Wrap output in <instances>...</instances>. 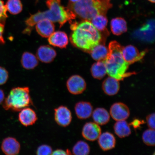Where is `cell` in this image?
Returning <instances> with one entry per match:
<instances>
[{
  "label": "cell",
  "instance_id": "7a4b0ae2",
  "mask_svg": "<svg viewBox=\"0 0 155 155\" xmlns=\"http://www.w3.org/2000/svg\"><path fill=\"white\" fill-rule=\"evenodd\" d=\"M71 29L73 31L70 38L71 43L83 51L90 52L103 40L102 34L90 21L73 23Z\"/></svg>",
  "mask_w": 155,
  "mask_h": 155
},
{
  "label": "cell",
  "instance_id": "4316f807",
  "mask_svg": "<svg viewBox=\"0 0 155 155\" xmlns=\"http://www.w3.org/2000/svg\"><path fill=\"white\" fill-rule=\"evenodd\" d=\"M72 152L75 155H88L90 152V147L85 141H79L73 146Z\"/></svg>",
  "mask_w": 155,
  "mask_h": 155
},
{
  "label": "cell",
  "instance_id": "277c9868",
  "mask_svg": "<svg viewBox=\"0 0 155 155\" xmlns=\"http://www.w3.org/2000/svg\"><path fill=\"white\" fill-rule=\"evenodd\" d=\"M112 6L111 0H79L75 3L70 2L67 7L76 17L90 21L97 15H106Z\"/></svg>",
  "mask_w": 155,
  "mask_h": 155
},
{
  "label": "cell",
  "instance_id": "83f0119b",
  "mask_svg": "<svg viewBox=\"0 0 155 155\" xmlns=\"http://www.w3.org/2000/svg\"><path fill=\"white\" fill-rule=\"evenodd\" d=\"M5 6L7 11L13 15L18 14L22 10V5L20 0H8Z\"/></svg>",
  "mask_w": 155,
  "mask_h": 155
},
{
  "label": "cell",
  "instance_id": "74e56055",
  "mask_svg": "<svg viewBox=\"0 0 155 155\" xmlns=\"http://www.w3.org/2000/svg\"><path fill=\"white\" fill-rule=\"evenodd\" d=\"M149 1L152 3H155V0H148Z\"/></svg>",
  "mask_w": 155,
  "mask_h": 155
},
{
  "label": "cell",
  "instance_id": "1f68e13d",
  "mask_svg": "<svg viewBox=\"0 0 155 155\" xmlns=\"http://www.w3.org/2000/svg\"><path fill=\"white\" fill-rule=\"evenodd\" d=\"M9 78L8 73L5 68L0 67V85L4 84Z\"/></svg>",
  "mask_w": 155,
  "mask_h": 155
},
{
  "label": "cell",
  "instance_id": "30bf717a",
  "mask_svg": "<svg viewBox=\"0 0 155 155\" xmlns=\"http://www.w3.org/2000/svg\"><path fill=\"white\" fill-rule=\"evenodd\" d=\"M101 129L99 125L94 122H88L83 126L82 135L86 140L94 141L98 139L101 134Z\"/></svg>",
  "mask_w": 155,
  "mask_h": 155
},
{
  "label": "cell",
  "instance_id": "e575fe53",
  "mask_svg": "<svg viewBox=\"0 0 155 155\" xmlns=\"http://www.w3.org/2000/svg\"><path fill=\"white\" fill-rule=\"evenodd\" d=\"M5 25L0 23V44H4L5 41L3 37Z\"/></svg>",
  "mask_w": 155,
  "mask_h": 155
},
{
  "label": "cell",
  "instance_id": "836d02e7",
  "mask_svg": "<svg viewBox=\"0 0 155 155\" xmlns=\"http://www.w3.org/2000/svg\"><path fill=\"white\" fill-rule=\"evenodd\" d=\"M71 154L72 153L68 149L66 150H64L62 149H57V150L53 151L52 155H71Z\"/></svg>",
  "mask_w": 155,
  "mask_h": 155
},
{
  "label": "cell",
  "instance_id": "ba28073f",
  "mask_svg": "<svg viewBox=\"0 0 155 155\" xmlns=\"http://www.w3.org/2000/svg\"><path fill=\"white\" fill-rule=\"evenodd\" d=\"M147 50L140 52L135 46L129 45L123 47L122 54L126 62L129 65L140 61L144 57Z\"/></svg>",
  "mask_w": 155,
  "mask_h": 155
},
{
  "label": "cell",
  "instance_id": "cb8c5ba5",
  "mask_svg": "<svg viewBox=\"0 0 155 155\" xmlns=\"http://www.w3.org/2000/svg\"><path fill=\"white\" fill-rule=\"evenodd\" d=\"M89 53L95 61H104L107 57L109 50L104 44L101 43L93 48Z\"/></svg>",
  "mask_w": 155,
  "mask_h": 155
},
{
  "label": "cell",
  "instance_id": "4dcf8cb0",
  "mask_svg": "<svg viewBox=\"0 0 155 155\" xmlns=\"http://www.w3.org/2000/svg\"><path fill=\"white\" fill-rule=\"evenodd\" d=\"M7 10L4 2L0 0V23L5 24L6 19L8 17Z\"/></svg>",
  "mask_w": 155,
  "mask_h": 155
},
{
  "label": "cell",
  "instance_id": "e0dca14e",
  "mask_svg": "<svg viewBox=\"0 0 155 155\" xmlns=\"http://www.w3.org/2000/svg\"><path fill=\"white\" fill-rule=\"evenodd\" d=\"M98 139L99 145L103 150H111L115 147V137L113 134L108 132L101 134Z\"/></svg>",
  "mask_w": 155,
  "mask_h": 155
},
{
  "label": "cell",
  "instance_id": "3957f363",
  "mask_svg": "<svg viewBox=\"0 0 155 155\" xmlns=\"http://www.w3.org/2000/svg\"><path fill=\"white\" fill-rule=\"evenodd\" d=\"M123 48V46L115 41L110 42L108 46L109 53L104 61L107 74L119 81L135 74L127 72L130 65L124 59Z\"/></svg>",
  "mask_w": 155,
  "mask_h": 155
},
{
  "label": "cell",
  "instance_id": "9a60e30c",
  "mask_svg": "<svg viewBox=\"0 0 155 155\" xmlns=\"http://www.w3.org/2000/svg\"><path fill=\"white\" fill-rule=\"evenodd\" d=\"M48 40L51 45L61 48H66L69 42L67 35L61 31L54 32L48 38Z\"/></svg>",
  "mask_w": 155,
  "mask_h": 155
},
{
  "label": "cell",
  "instance_id": "5bb4252c",
  "mask_svg": "<svg viewBox=\"0 0 155 155\" xmlns=\"http://www.w3.org/2000/svg\"><path fill=\"white\" fill-rule=\"evenodd\" d=\"M35 25L38 33L44 38L49 37L55 30V26L53 22L47 19L38 21Z\"/></svg>",
  "mask_w": 155,
  "mask_h": 155
},
{
  "label": "cell",
  "instance_id": "ffe728a7",
  "mask_svg": "<svg viewBox=\"0 0 155 155\" xmlns=\"http://www.w3.org/2000/svg\"><path fill=\"white\" fill-rule=\"evenodd\" d=\"M154 21H149L143 27L139 29L137 31V35L140 38L148 41H152L154 38Z\"/></svg>",
  "mask_w": 155,
  "mask_h": 155
},
{
  "label": "cell",
  "instance_id": "6da1fadb",
  "mask_svg": "<svg viewBox=\"0 0 155 155\" xmlns=\"http://www.w3.org/2000/svg\"><path fill=\"white\" fill-rule=\"evenodd\" d=\"M48 10L38 12L31 15L25 21L27 28L24 31L25 34H30L32 29L38 21L47 19L53 22H58L61 28L68 21L71 22L76 16L70 9L61 5V0H48L46 2Z\"/></svg>",
  "mask_w": 155,
  "mask_h": 155
},
{
  "label": "cell",
  "instance_id": "f546056e",
  "mask_svg": "<svg viewBox=\"0 0 155 155\" xmlns=\"http://www.w3.org/2000/svg\"><path fill=\"white\" fill-rule=\"evenodd\" d=\"M53 152V149L50 145L42 144L38 147L36 151V154L38 155H51Z\"/></svg>",
  "mask_w": 155,
  "mask_h": 155
},
{
  "label": "cell",
  "instance_id": "f1b7e54d",
  "mask_svg": "<svg viewBox=\"0 0 155 155\" xmlns=\"http://www.w3.org/2000/svg\"><path fill=\"white\" fill-rule=\"evenodd\" d=\"M155 130L149 129L145 131L142 135V140L145 144L149 146H154Z\"/></svg>",
  "mask_w": 155,
  "mask_h": 155
},
{
  "label": "cell",
  "instance_id": "d6986e66",
  "mask_svg": "<svg viewBox=\"0 0 155 155\" xmlns=\"http://www.w3.org/2000/svg\"><path fill=\"white\" fill-rule=\"evenodd\" d=\"M92 115L94 123L99 125H106L110 121V114L103 108H96L93 111Z\"/></svg>",
  "mask_w": 155,
  "mask_h": 155
},
{
  "label": "cell",
  "instance_id": "9c48e42d",
  "mask_svg": "<svg viewBox=\"0 0 155 155\" xmlns=\"http://www.w3.org/2000/svg\"><path fill=\"white\" fill-rule=\"evenodd\" d=\"M110 114L116 121L127 119L130 115L129 108L123 103L119 102L114 103L110 108Z\"/></svg>",
  "mask_w": 155,
  "mask_h": 155
},
{
  "label": "cell",
  "instance_id": "4fadbf2b",
  "mask_svg": "<svg viewBox=\"0 0 155 155\" xmlns=\"http://www.w3.org/2000/svg\"><path fill=\"white\" fill-rule=\"evenodd\" d=\"M55 50L49 45H42L38 48L36 56L38 60L42 63L52 62L57 56Z\"/></svg>",
  "mask_w": 155,
  "mask_h": 155
},
{
  "label": "cell",
  "instance_id": "2e32d148",
  "mask_svg": "<svg viewBox=\"0 0 155 155\" xmlns=\"http://www.w3.org/2000/svg\"><path fill=\"white\" fill-rule=\"evenodd\" d=\"M75 114L78 119H86L92 116L93 107L90 102L80 101L75 104L74 107Z\"/></svg>",
  "mask_w": 155,
  "mask_h": 155
},
{
  "label": "cell",
  "instance_id": "8d00e7d4",
  "mask_svg": "<svg viewBox=\"0 0 155 155\" xmlns=\"http://www.w3.org/2000/svg\"><path fill=\"white\" fill-rule=\"evenodd\" d=\"M70 1V2L71 3H75L77 2L79 0H69Z\"/></svg>",
  "mask_w": 155,
  "mask_h": 155
},
{
  "label": "cell",
  "instance_id": "8992f818",
  "mask_svg": "<svg viewBox=\"0 0 155 155\" xmlns=\"http://www.w3.org/2000/svg\"><path fill=\"white\" fill-rule=\"evenodd\" d=\"M66 86L68 91L73 95L82 94L87 87L84 79L78 75H73L69 77L67 81Z\"/></svg>",
  "mask_w": 155,
  "mask_h": 155
},
{
  "label": "cell",
  "instance_id": "7402d4cb",
  "mask_svg": "<svg viewBox=\"0 0 155 155\" xmlns=\"http://www.w3.org/2000/svg\"><path fill=\"white\" fill-rule=\"evenodd\" d=\"M111 30L114 35L119 36L127 31L126 21L121 17L112 19L111 22Z\"/></svg>",
  "mask_w": 155,
  "mask_h": 155
},
{
  "label": "cell",
  "instance_id": "603a6c76",
  "mask_svg": "<svg viewBox=\"0 0 155 155\" xmlns=\"http://www.w3.org/2000/svg\"><path fill=\"white\" fill-rule=\"evenodd\" d=\"M21 63L24 69H33L38 65V59L33 54L30 52H25L22 54Z\"/></svg>",
  "mask_w": 155,
  "mask_h": 155
},
{
  "label": "cell",
  "instance_id": "d6a6232c",
  "mask_svg": "<svg viewBox=\"0 0 155 155\" xmlns=\"http://www.w3.org/2000/svg\"><path fill=\"white\" fill-rule=\"evenodd\" d=\"M146 120L148 127L150 129L155 130V113H152L147 116Z\"/></svg>",
  "mask_w": 155,
  "mask_h": 155
},
{
  "label": "cell",
  "instance_id": "ac0fdd59",
  "mask_svg": "<svg viewBox=\"0 0 155 155\" xmlns=\"http://www.w3.org/2000/svg\"><path fill=\"white\" fill-rule=\"evenodd\" d=\"M102 88L105 94L109 96L115 95L119 92L120 88L119 81L109 77L104 81Z\"/></svg>",
  "mask_w": 155,
  "mask_h": 155
},
{
  "label": "cell",
  "instance_id": "52a82bcc",
  "mask_svg": "<svg viewBox=\"0 0 155 155\" xmlns=\"http://www.w3.org/2000/svg\"><path fill=\"white\" fill-rule=\"evenodd\" d=\"M54 119L58 125L66 127L70 124L72 121V114L67 107L59 106L54 109Z\"/></svg>",
  "mask_w": 155,
  "mask_h": 155
},
{
  "label": "cell",
  "instance_id": "484cf974",
  "mask_svg": "<svg viewBox=\"0 0 155 155\" xmlns=\"http://www.w3.org/2000/svg\"><path fill=\"white\" fill-rule=\"evenodd\" d=\"M90 22L101 33L106 32L108 19L106 15H98L93 17Z\"/></svg>",
  "mask_w": 155,
  "mask_h": 155
},
{
  "label": "cell",
  "instance_id": "44dd1931",
  "mask_svg": "<svg viewBox=\"0 0 155 155\" xmlns=\"http://www.w3.org/2000/svg\"><path fill=\"white\" fill-rule=\"evenodd\" d=\"M114 129L116 134L120 138L129 136L131 132L130 126L125 120L116 121Z\"/></svg>",
  "mask_w": 155,
  "mask_h": 155
},
{
  "label": "cell",
  "instance_id": "d4e9b609",
  "mask_svg": "<svg viewBox=\"0 0 155 155\" xmlns=\"http://www.w3.org/2000/svg\"><path fill=\"white\" fill-rule=\"evenodd\" d=\"M91 73L95 79H102L107 74L106 67L104 61H97L93 64L91 68Z\"/></svg>",
  "mask_w": 155,
  "mask_h": 155
},
{
  "label": "cell",
  "instance_id": "8fae6325",
  "mask_svg": "<svg viewBox=\"0 0 155 155\" xmlns=\"http://www.w3.org/2000/svg\"><path fill=\"white\" fill-rule=\"evenodd\" d=\"M1 149L5 154H18L21 150V145L14 137H9L4 139L1 145Z\"/></svg>",
  "mask_w": 155,
  "mask_h": 155
},
{
  "label": "cell",
  "instance_id": "d590c367",
  "mask_svg": "<svg viewBox=\"0 0 155 155\" xmlns=\"http://www.w3.org/2000/svg\"><path fill=\"white\" fill-rule=\"evenodd\" d=\"M5 95L3 91L0 89V104H1L4 101Z\"/></svg>",
  "mask_w": 155,
  "mask_h": 155
},
{
  "label": "cell",
  "instance_id": "5b68a950",
  "mask_svg": "<svg viewBox=\"0 0 155 155\" xmlns=\"http://www.w3.org/2000/svg\"><path fill=\"white\" fill-rule=\"evenodd\" d=\"M32 104L29 87H17L12 89L3 103V107L5 110L19 112Z\"/></svg>",
  "mask_w": 155,
  "mask_h": 155
},
{
  "label": "cell",
  "instance_id": "7c38bea8",
  "mask_svg": "<svg viewBox=\"0 0 155 155\" xmlns=\"http://www.w3.org/2000/svg\"><path fill=\"white\" fill-rule=\"evenodd\" d=\"M18 114V120L21 124L28 127L34 124L37 121V115L34 110L27 107L21 110Z\"/></svg>",
  "mask_w": 155,
  "mask_h": 155
}]
</instances>
